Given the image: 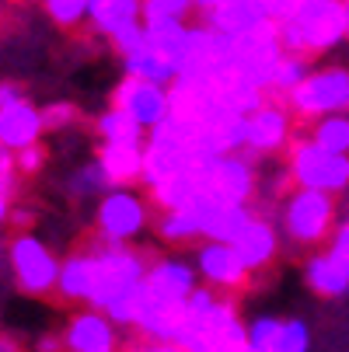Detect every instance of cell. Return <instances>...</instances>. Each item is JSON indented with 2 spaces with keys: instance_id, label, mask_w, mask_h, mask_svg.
I'll return each mask as SVG.
<instances>
[{
  "instance_id": "6da1fadb",
  "label": "cell",
  "mask_w": 349,
  "mask_h": 352,
  "mask_svg": "<svg viewBox=\"0 0 349 352\" xmlns=\"http://www.w3.org/2000/svg\"><path fill=\"white\" fill-rule=\"evenodd\" d=\"M213 150L203 140V126L195 119H182V116H168L161 126H154L147 133V157H143V188L151 192L165 182H171L175 175L195 171L210 164Z\"/></svg>"
},
{
  "instance_id": "7a4b0ae2",
  "label": "cell",
  "mask_w": 349,
  "mask_h": 352,
  "mask_svg": "<svg viewBox=\"0 0 349 352\" xmlns=\"http://www.w3.org/2000/svg\"><path fill=\"white\" fill-rule=\"evenodd\" d=\"M286 53L321 60L342 42H349V0H304L293 14L279 21Z\"/></svg>"
},
{
  "instance_id": "3957f363",
  "label": "cell",
  "mask_w": 349,
  "mask_h": 352,
  "mask_svg": "<svg viewBox=\"0 0 349 352\" xmlns=\"http://www.w3.org/2000/svg\"><path fill=\"white\" fill-rule=\"evenodd\" d=\"M339 195L321 188L293 185L290 195L279 203V230L290 251H318L328 244L339 223Z\"/></svg>"
},
{
  "instance_id": "277c9868",
  "label": "cell",
  "mask_w": 349,
  "mask_h": 352,
  "mask_svg": "<svg viewBox=\"0 0 349 352\" xmlns=\"http://www.w3.org/2000/svg\"><path fill=\"white\" fill-rule=\"evenodd\" d=\"M87 244L94 248V293H91L87 307L109 311L119 296H126L129 289H136L147 279V269H151L154 255L147 248L112 244L102 237H91Z\"/></svg>"
},
{
  "instance_id": "5b68a950",
  "label": "cell",
  "mask_w": 349,
  "mask_h": 352,
  "mask_svg": "<svg viewBox=\"0 0 349 352\" xmlns=\"http://www.w3.org/2000/svg\"><path fill=\"white\" fill-rule=\"evenodd\" d=\"M60 265L63 258H56V251L49 248L42 237H35L32 230H14L8 241V269H11V283L21 296H56V283H60Z\"/></svg>"
},
{
  "instance_id": "8992f818",
  "label": "cell",
  "mask_w": 349,
  "mask_h": 352,
  "mask_svg": "<svg viewBox=\"0 0 349 352\" xmlns=\"http://www.w3.org/2000/svg\"><path fill=\"white\" fill-rule=\"evenodd\" d=\"M154 199L151 192H140V185H116L94 206V237L112 244H136V237L151 227Z\"/></svg>"
},
{
  "instance_id": "52a82bcc",
  "label": "cell",
  "mask_w": 349,
  "mask_h": 352,
  "mask_svg": "<svg viewBox=\"0 0 349 352\" xmlns=\"http://www.w3.org/2000/svg\"><path fill=\"white\" fill-rule=\"evenodd\" d=\"M283 164H286L293 185L321 188V192H332V195H342L349 188V154H335V150L315 143L308 133L290 140Z\"/></svg>"
},
{
  "instance_id": "ba28073f",
  "label": "cell",
  "mask_w": 349,
  "mask_h": 352,
  "mask_svg": "<svg viewBox=\"0 0 349 352\" xmlns=\"http://www.w3.org/2000/svg\"><path fill=\"white\" fill-rule=\"evenodd\" d=\"M297 122H315L321 116L349 112V67L346 63H321L297 84L286 98Z\"/></svg>"
},
{
  "instance_id": "9c48e42d",
  "label": "cell",
  "mask_w": 349,
  "mask_h": 352,
  "mask_svg": "<svg viewBox=\"0 0 349 352\" xmlns=\"http://www.w3.org/2000/svg\"><path fill=\"white\" fill-rule=\"evenodd\" d=\"M283 38H279V21L276 18H262L259 25H252L248 32L234 35V70L241 77H248L252 84L269 91V80L276 74V63L283 60Z\"/></svg>"
},
{
  "instance_id": "30bf717a",
  "label": "cell",
  "mask_w": 349,
  "mask_h": 352,
  "mask_svg": "<svg viewBox=\"0 0 349 352\" xmlns=\"http://www.w3.org/2000/svg\"><path fill=\"white\" fill-rule=\"evenodd\" d=\"M293 126H297L293 109L283 102V98H273V94H269V102L259 105L252 116H248L244 150H248L252 157H259V161H266V157H283L286 146H290V140L297 136Z\"/></svg>"
},
{
  "instance_id": "8fae6325",
  "label": "cell",
  "mask_w": 349,
  "mask_h": 352,
  "mask_svg": "<svg viewBox=\"0 0 349 352\" xmlns=\"http://www.w3.org/2000/svg\"><path fill=\"white\" fill-rule=\"evenodd\" d=\"M199 279L207 286H213L217 293L237 296L252 286V269L244 265V258L237 255V248L227 241H199L195 255H192Z\"/></svg>"
},
{
  "instance_id": "7c38bea8",
  "label": "cell",
  "mask_w": 349,
  "mask_h": 352,
  "mask_svg": "<svg viewBox=\"0 0 349 352\" xmlns=\"http://www.w3.org/2000/svg\"><path fill=\"white\" fill-rule=\"evenodd\" d=\"M109 105L126 109L129 116H136L147 129L161 126L171 116V94L168 84L151 80V77H136V74H123V80L112 87Z\"/></svg>"
},
{
  "instance_id": "4fadbf2b",
  "label": "cell",
  "mask_w": 349,
  "mask_h": 352,
  "mask_svg": "<svg viewBox=\"0 0 349 352\" xmlns=\"http://www.w3.org/2000/svg\"><path fill=\"white\" fill-rule=\"evenodd\" d=\"M199 283L203 279H199L195 262L178 258V255H161V258L151 262V269H147L143 293L154 296V300H189Z\"/></svg>"
},
{
  "instance_id": "5bb4252c",
  "label": "cell",
  "mask_w": 349,
  "mask_h": 352,
  "mask_svg": "<svg viewBox=\"0 0 349 352\" xmlns=\"http://www.w3.org/2000/svg\"><path fill=\"white\" fill-rule=\"evenodd\" d=\"M63 338H67V352H119V324L98 307L77 311Z\"/></svg>"
},
{
  "instance_id": "9a60e30c",
  "label": "cell",
  "mask_w": 349,
  "mask_h": 352,
  "mask_svg": "<svg viewBox=\"0 0 349 352\" xmlns=\"http://www.w3.org/2000/svg\"><path fill=\"white\" fill-rule=\"evenodd\" d=\"M234 248H237V255L244 258V265L252 272H266L276 262L279 248H283V230L262 210H255V217L248 220V227L237 234Z\"/></svg>"
},
{
  "instance_id": "2e32d148",
  "label": "cell",
  "mask_w": 349,
  "mask_h": 352,
  "mask_svg": "<svg viewBox=\"0 0 349 352\" xmlns=\"http://www.w3.org/2000/svg\"><path fill=\"white\" fill-rule=\"evenodd\" d=\"M42 133H45L42 109H35L25 94L18 98V102L0 105V146H8V150H25V146L39 143Z\"/></svg>"
},
{
  "instance_id": "e0dca14e",
  "label": "cell",
  "mask_w": 349,
  "mask_h": 352,
  "mask_svg": "<svg viewBox=\"0 0 349 352\" xmlns=\"http://www.w3.org/2000/svg\"><path fill=\"white\" fill-rule=\"evenodd\" d=\"M199 210H203V241H227V244H234L237 234L248 227V220L255 217L252 203H227V199L213 195L199 199Z\"/></svg>"
},
{
  "instance_id": "ac0fdd59",
  "label": "cell",
  "mask_w": 349,
  "mask_h": 352,
  "mask_svg": "<svg viewBox=\"0 0 349 352\" xmlns=\"http://www.w3.org/2000/svg\"><path fill=\"white\" fill-rule=\"evenodd\" d=\"M91 293H94V248H74L70 255L60 265V283H56V296L63 304H77L87 307L91 304Z\"/></svg>"
},
{
  "instance_id": "d6986e66",
  "label": "cell",
  "mask_w": 349,
  "mask_h": 352,
  "mask_svg": "<svg viewBox=\"0 0 349 352\" xmlns=\"http://www.w3.org/2000/svg\"><path fill=\"white\" fill-rule=\"evenodd\" d=\"M304 283L315 296L321 300H339L349 293V265L342 258H335L328 248L308 251L304 258Z\"/></svg>"
},
{
  "instance_id": "ffe728a7",
  "label": "cell",
  "mask_w": 349,
  "mask_h": 352,
  "mask_svg": "<svg viewBox=\"0 0 349 352\" xmlns=\"http://www.w3.org/2000/svg\"><path fill=\"white\" fill-rule=\"evenodd\" d=\"M94 157H98V164L105 168L112 185H140L143 182L147 143H105V140H98Z\"/></svg>"
},
{
  "instance_id": "44dd1931",
  "label": "cell",
  "mask_w": 349,
  "mask_h": 352,
  "mask_svg": "<svg viewBox=\"0 0 349 352\" xmlns=\"http://www.w3.org/2000/svg\"><path fill=\"white\" fill-rule=\"evenodd\" d=\"M143 4L147 0H91V11H87V28L112 42L119 32L133 28L143 21Z\"/></svg>"
},
{
  "instance_id": "7402d4cb",
  "label": "cell",
  "mask_w": 349,
  "mask_h": 352,
  "mask_svg": "<svg viewBox=\"0 0 349 352\" xmlns=\"http://www.w3.org/2000/svg\"><path fill=\"white\" fill-rule=\"evenodd\" d=\"M203 199V195H199ZM199 199L178 210H161L154 220V234L161 244L168 248H185V244H199L203 241V210H199Z\"/></svg>"
},
{
  "instance_id": "603a6c76",
  "label": "cell",
  "mask_w": 349,
  "mask_h": 352,
  "mask_svg": "<svg viewBox=\"0 0 349 352\" xmlns=\"http://www.w3.org/2000/svg\"><path fill=\"white\" fill-rule=\"evenodd\" d=\"M123 70H126V74H136V77L161 80V84H171V80L178 77V63L165 53V49H161L151 35H147V28H143L140 45L133 49V53L123 56Z\"/></svg>"
},
{
  "instance_id": "cb8c5ba5",
  "label": "cell",
  "mask_w": 349,
  "mask_h": 352,
  "mask_svg": "<svg viewBox=\"0 0 349 352\" xmlns=\"http://www.w3.org/2000/svg\"><path fill=\"white\" fill-rule=\"evenodd\" d=\"M207 25H213L217 32H224V35H241V32H248L252 25H259L262 18H269L259 4H252V0H217V4L207 11V14H199Z\"/></svg>"
},
{
  "instance_id": "d4e9b609",
  "label": "cell",
  "mask_w": 349,
  "mask_h": 352,
  "mask_svg": "<svg viewBox=\"0 0 349 352\" xmlns=\"http://www.w3.org/2000/svg\"><path fill=\"white\" fill-rule=\"evenodd\" d=\"M147 133L151 129L119 105H109L105 112L94 116V136L105 143H147Z\"/></svg>"
},
{
  "instance_id": "484cf974",
  "label": "cell",
  "mask_w": 349,
  "mask_h": 352,
  "mask_svg": "<svg viewBox=\"0 0 349 352\" xmlns=\"http://www.w3.org/2000/svg\"><path fill=\"white\" fill-rule=\"evenodd\" d=\"M109 188H116L112 182H109V175H105V168L98 164V157L94 161H84V164H77L70 175H67V182H63V192L74 199V203H98Z\"/></svg>"
},
{
  "instance_id": "4316f807",
  "label": "cell",
  "mask_w": 349,
  "mask_h": 352,
  "mask_svg": "<svg viewBox=\"0 0 349 352\" xmlns=\"http://www.w3.org/2000/svg\"><path fill=\"white\" fill-rule=\"evenodd\" d=\"M308 136L335 154H349V112H335V116H321L315 122H304Z\"/></svg>"
},
{
  "instance_id": "83f0119b",
  "label": "cell",
  "mask_w": 349,
  "mask_h": 352,
  "mask_svg": "<svg viewBox=\"0 0 349 352\" xmlns=\"http://www.w3.org/2000/svg\"><path fill=\"white\" fill-rule=\"evenodd\" d=\"M311 67H315V60H308V56H301V53H283V60L276 63V74H273V80H269V94L286 102L290 91L311 74Z\"/></svg>"
},
{
  "instance_id": "f1b7e54d",
  "label": "cell",
  "mask_w": 349,
  "mask_h": 352,
  "mask_svg": "<svg viewBox=\"0 0 349 352\" xmlns=\"http://www.w3.org/2000/svg\"><path fill=\"white\" fill-rule=\"evenodd\" d=\"M91 0H42V14L60 32H81L87 25Z\"/></svg>"
},
{
  "instance_id": "f546056e",
  "label": "cell",
  "mask_w": 349,
  "mask_h": 352,
  "mask_svg": "<svg viewBox=\"0 0 349 352\" xmlns=\"http://www.w3.org/2000/svg\"><path fill=\"white\" fill-rule=\"evenodd\" d=\"M279 331H283V318H273V314H259L248 321V342H252L255 352H273L279 342Z\"/></svg>"
},
{
  "instance_id": "4dcf8cb0",
  "label": "cell",
  "mask_w": 349,
  "mask_h": 352,
  "mask_svg": "<svg viewBox=\"0 0 349 352\" xmlns=\"http://www.w3.org/2000/svg\"><path fill=\"white\" fill-rule=\"evenodd\" d=\"M273 352H311V328L301 318H283V331Z\"/></svg>"
},
{
  "instance_id": "1f68e13d",
  "label": "cell",
  "mask_w": 349,
  "mask_h": 352,
  "mask_svg": "<svg viewBox=\"0 0 349 352\" xmlns=\"http://www.w3.org/2000/svg\"><path fill=\"white\" fill-rule=\"evenodd\" d=\"M42 119H45V133H63V129L77 126L81 109L74 102H67V98H60V102H49L42 109Z\"/></svg>"
},
{
  "instance_id": "d6a6232c",
  "label": "cell",
  "mask_w": 349,
  "mask_h": 352,
  "mask_svg": "<svg viewBox=\"0 0 349 352\" xmlns=\"http://www.w3.org/2000/svg\"><path fill=\"white\" fill-rule=\"evenodd\" d=\"M14 161H18V171L32 178V175H39V171L45 168L49 154H45L42 143H32V146H25V150H14Z\"/></svg>"
},
{
  "instance_id": "836d02e7",
  "label": "cell",
  "mask_w": 349,
  "mask_h": 352,
  "mask_svg": "<svg viewBox=\"0 0 349 352\" xmlns=\"http://www.w3.org/2000/svg\"><path fill=\"white\" fill-rule=\"evenodd\" d=\"M335 258H342L346 265H349V217H339V223H335V230H332V237H328V244H325Z\"/></svg>"
},
{
  "instance_id": "e575fe53",
  "label": "cell",
  "mask_w": 349,
  "mask_h": 352,
  "mask_svg": "<svg viewBox=\"0 0 349 352\" xmlns=\"http://www.w3.org/2000/svg\"><path fill=\"white\" fill-rule=\"evenodd\" d=\"M304 0H269L266 4V11H269V18H276V21H283L286 14H293L297 8H301Z\"/></svg>"
},
{
  "instance_id": "d590c367",
  "label": "cell",
  "mask_w": 349,
  "mask_h": 352,
  "mask_svg": "<svg viewBox=\"0 0 349 352\" xmlns=\"http://www.w3.org/2000/svg\"><path fill=\"white\" fill-rule=\"evenodd\" d=\"M35 352H67V338L63 335H39Z\"/></svg>"
},
{
  "instance_id": "8d00e7d4",
  "label": "cell",
  "mask_w": 349,
  "mask_h": 352,
  "mask_svg": "<svg viewBox=\"0 0 349 352\" xmlns=\"http://www.w3.org/2000/svg\"><path fill=\"white\" fill-rule=\"evenodd\" d=\"M133 352H185L182 345H175V342H158V338H143Z\"/></svg>"
},
{
  "instance_id": "74e56055",
  "label": "cell",
  "mask_w": 349,
  "mask_h": 352,
  "mask_svg": "<svg viewBox=\"0 0 349 352\" xmlns=\"http://www.w3.org/2000/svg\"><path fill=\"white\" fill-rule=\"evenodd\" d=\"M151 4H158V8H165V11H171V14H182V18H189V14L195 11L192 0H151Z\"/></svg>"
},
{
  "instance_id": "f35d334b",
  "label": "cell",
  "mask_w": 349,
  "mask_h": 352,
  "mask_svg": "<svg viewBox=\"0 0 349 352\" xmlns=\"http://www.w3.org/2000/svg\"><path fill=\"white\" fill-rule=\"evenodd\" d=\"M32 217H35V213H32L28 206H14V210H11V217H8L4 223H14L18 230H25V227L32 223Z\"/></svg>"
},
{
  "instance_id": "ab89813d",
  "label": "cell",
  "mask_w": 349,
  "mask_h": 352,
  "mask_svg": "<svg viewBox=\"0 0 349 352\" xmlns=\"http://www.w3.org/2000/svg\"><path fill=\"white\" fill-rule=\"evenodd\" d=\"M192 4H195V11H199V14H207V11L217 4V0H192Z\"/></svg>"
},
{
  "instance_id": "60d3db41",
  "label": "cell",
  "mask_w": 349,
  "mask_h": 352,
  "mask_svg": "<svg viewBox=\"0 0 349 352\" xmlns=\"http://www.w3.org/2000/svg\"><path fill=\"white\" fill-rule=\"evenodd\" d=\"M0 352H21V349L14 345V338H4V345H0Z\"/></svg>"
},
{
  "instance_id": "b9f144b4",
  "label": "cell",
  "mask_w": 349,
  "mask_h": 352,
  "mask_svg": "<svg viewBox=\"0 0 349 352\" xmlns=\"http://www.w3.org/2000/svg\"><path fill=\"white\" fill-rule=\"evenodd\" d=\"M227 352H255V349H252V342H244V345H234V349H227Z\"/></svg>"
},
{
  "instance_id": "7bdbcfd3",
  "label": "cell",
  "mask_w": 349,
  "mask_h": 352,
  "mask_svg": "<svg viewBox=\"0 0 349 352\" xmlns=\"http://www.w3.org/2000/svg\"><path fill=\"white\" fill-rule=\"evenodd\" d=\"M252 4H259V8L266 11V4H269V0H252ZM266 14H269V11H266Z\"/></svg>"
}]
</instances>
